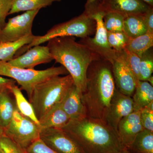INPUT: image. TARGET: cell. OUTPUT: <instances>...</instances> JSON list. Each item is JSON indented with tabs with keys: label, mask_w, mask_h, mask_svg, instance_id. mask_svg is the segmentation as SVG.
I'll return each mask as SVG.
<instances>
[{
	"label": "cell",
	"mask_w": 153,
	"mask_h": 153,
	"mask_svg": "<svg viewBox=\"0 0 153 153\" xmlns=\"http://www.w3.org/2000/svg\"><path fill=\"white\" fill-rule=\"evenodd\" d=\"M83 153H120L124 149L117 131L103 121L86 116L62 128Z\"/></svg>",
	"instance_id": "6da1fadb"
},
{
	"label": "cell",
	"mask_w": 153,
	"mask_h": 153,
	"mask_svg": "<svg viewBox=\"0 0 153 153\" xmlns=\"http://www.w3.org/2000/svg\"><path fill=\"white\" fill-rule=\"evenodd\" d=\"M116 88L111 63L100 57L92 61L87 69L85 89L82 94L87 116L105 122Z\"/></svg>",
	"instance_id": "7a4b0ae2"
},
{
	"label": "cell",
	"mask_w": 153,
	"mask_h": 153,
	"mask_svg": "<svg viewBox=\"0 0 153 153\" xmlns=\"http://www.w3.org/2000/svg\"><path fill=\"white\" fill-rule=\"evenodd\" d=\"M47 47L53 60L63 66L82 94L86 86L88 66L100 57L84 44L75 41L74 37H60L48 41Z\"/></svg>",
	"instance_id": "3957f363"
},
{
	"label": "cell",
	"mask_w": 153,
	"mask_h": 153,
	"mask_svg": "<svg viewBox=\"0 0 153 153\" xmlns=\"http://www.w3.org/2000/svg\"><path fill=\"white\" fill-rule=\"evenodd\" d=\"M74 84L68 74L53 76L36 85L29 99L38 120L53 107L61 103Z\"/></svg>",
	"instance_id": "277c9868"
},
{
	"label": "cell",
	"mask_w": 153,
	"mask_h": 153,
	"mask_svg": "<svg viewBox=\"0 0 153 153\" xmlns=\"http://www.w3.org/2000/svg\"><path fill=\"white\" fill-rule=\"evenodd\" d=\"M96 22L85 12L67 22L55 25L43 36H37L34 41L25 45L18 52L19 55L34 46L48 42L52 38L60 37H76L84 38L90 37L95 32Z\"/></svg>",
	"instance_id": "5b68a950"
},
{
	"label": "cell",
	"mask_w": 153,
	"mask_h": 153,
	"mask_svg": "<svg viewBox=\"0 0 153 153\" xmlns=\"http://www.w3.org/2000/svg\"><path fill=\"white\" fill-rule=\"evenodd\" d=\"M66 68L61 66L52 67L43 70L17 68L7 62L0 61V75L14 79L21 86L20 89L26 91L29 98L36 85L45 80L60 75L68 74Z\"/></svg>",
	"instance_id": "8992f818"
},
{
	"label": "cell",
	"mask_w": 153,
	"mask_h": 153,
	"mask_svg": "<svg viewBox=\"0 0 153 153\" xmlns=\"http://www.w3.org/2000/svg\"><path fill=\"white\" fill-rule=\"evenodd\" d=\"M40 126L22 114L17 108L8 126L4 129V136L26 149L40 138Z\"/></svg>",
	"instance_id": "52a82bcc"
},
{
	"label": "cell",
	"mask_w": 153,
	"mask_h": 153,
	"mask_svg": "<svg viewBox=\"0 0 153 153\" xmlns=\"http://www.w3.org/2000/svg\"><path fill=\"white\" fill-rule=\"evenodd\" d=\"M105 14L97 11L90 15L96 22L95 36L94 38H82L80 43L111 64L116 58L117 52L110 47L108 43L107 31L105 27L103 20Z\"/></svg>",
	"instance_id": "ba28073f"
},
{
	"label": "cell",
	"mask_w": 153,
	"mask_h": 153,
	"mask_svg": "<svg viewBox=\"0 0 153 153\" xmlns=\"http://www.w3.org/2000/svg\"><path fill=\"white\" fill-rule=\"evenodd\" d=\"M39 10L26 11L9 19L5 27L0 31V43L14 42L33 34V21Z\"/></svg>",
	"instance_id": "9c48e42d"
},
{
	"label": "cell",
	"mask_w": 153,
	"mask_h": 153,
	"mask_svg": "<svg viewBox=\"0 0 153 153\" xmlns=\"http://www.w3.org/2000/svg\"><path fill=\"white\" fill-rule=\"evenodd\" d=\"M40 138L57 153H83L74 140L62 129H41Z\"/></svg>",
	"instance_id": "30bf717a"
},
{
	"label": "cell",
	"mask_w": 153,
	"mask_h": 153,
	"mask_svg": "<svg viewBox=\"0 0 153 153\" xmlns=\"http://www.w3.org/2000/svg\"><path fill=\"white\" fill-rule=\"evenodd\" d=\"M123 50L116 52V58L111 63L113 75L117 89L125 95L132 97L138 80L126 63Z\"/></svg>",
	"instance_id": "8fae6325"
},
{
	"label": "cell",
	"mask_w": 153,
	"mask_h": 153,
	"mask_svg": "<svg viewBox=\"0 0 153 153\" xmlns=\"http://www.w3.org/2000/svg\"><path fill=\"white\" fill-rule=\"evenodd\" d=\"M134 111V102L131 97L125 95L116 88L105 122L117 131V126L120 120Z\"/></svg>",
	"instance_id": "7c38bea8"
},
{
	"label": "cell",
	"mask_w": 153,
	"mask_h": 153,
	"mask_svg": "<svg viewBox=\"0 0 153 153\" xmlns=\"http://www.w3.org/2000/svg\"><path fill=\"white\" fill-rule=\"evenodd\" d=\"M150 6L142 0H102L94 13L114 12L126 17L144 13Z\"/></svg>",
	"instance_id": "4fadbf2b"
},
{
	"label": "cell",
	"mask_w": 153,
	"mask_h": 153,
	"mask_svg": "<svg viewBox=\"0 0 153 153\" xmlns=\"http://www.w3.org/2000/svg\"><path fill=\"white\" fill-rule=\"evenodd\" d=\"M25 52L7 61L8 63L17 68L34 69L36 66L54 60L47 46H34Z\"/></svg>",
	"instance_id": "5bb4252c"
},
{
	"label": "cell",
	"mask_w": 153,
	"mask_h": 153,
	"mask_svg": "<svg viewBox=\"0 0 153 153\" xmlns=\"http://www.w3.org/2000/svg\"><path fill=\"white\" fill-rule=\"evenodd\" d=\"M140 111H134L123 118L117 126V132L125 148L128 146L144 129L141 123Z\"/></svg>",
	"instance_id": "9a60e30c"
},
{
	"label": "cell",
	"mask_w": 153,
	"mask_h": 153,
	"mask_svg": "<svg viewBox=\"0 0 153 153\" xmlns=\"http://www.w3.org/2000/svg\"><path fill=\"white\" fill-rule=\"evenodd\" d=\"M60 105L70 120L87 116L86 109L82 102V93L74 84L68 91Z\"/></svg>",
	"instance_id": "2e32d148"
},
{
	"label": "cell",
	"mask_w": 153,
	"mask_h": 153,
	"mask_svg": "<svg viewBox=\"0 0 153 153\" xmlns=\"http://www.w3.org/2000/svg\"><path fill=\"white\" fill-rule=\"evenodd\" d=\"M70 120L64 111L60 103L51 108L39 120L41 129H62L68 123Z\"/></svg>",
	"instance_id": "e0dca14e"
},
{
	"label": "cell",
	"mask_w": 153,
	"mask_h": 153,
	"mask_svg": "<svg viewBox=\"0 0 153 153\" xmlns=\"http://www.w3.org/2000/svg\"><path fill=\"white\" fill-rule=\"evenodd\" d=\"M12 94L9 89L0 91V127L3 130L8 126L17 108Z\"/></svg>",
	"instance_id": "ac0fdd59"
},
{
	"label": "cell",
	"mask_w": 153,
	"mask_h": 153,
	"mask_svg": "<svg viewBox=\"0 0 153 153\" xmlns=\"http://www.w3.org/2000/svg\"><path fill=\"white\" fill-rule=\"evenodd\" d=\"M134 111H140L153 102V87L147 81L138 80L133 95Z\"/></svg>",
	"instance_id": "d6986e66"
},
{
	"label": "cell",
	"mask_w": 153,
	"mask_h": 153,
	"mask_svg": "<svg viewBox=\"0 0 153 153\" xmlns=\"http://www.w3.org/2000/svg\"><path fill=\"white\" fill-rule=\"evenodd\" d=\"M125 148L130 153H153V131L144 129Z\"/></svg>",
	"instance_id": "ffe728a7"
},
{
	"label": "cell",
	"mask_w": 153,
	"mask_h": 153,
	"mask_svg": "<svg viewBox=\"0 0 153 153\" xmlns=\"http://www.w3.org/2000/svg\"><path fill=\"white\" fill-rule=\"evenodd\" d=\"M36 37L31 34L14 42L0 43V61L7 62L12 60L19 49L32 43Z\"/></svg>",
	"instance_id": "44dd1931"
},
{
	"label": "cell",
	"mask_w": 153,
	"mask_h": 153,
	"mask_svg": "<svg viewBox=\"0 0 153 153\" xmlns=\"http://www.w3.org/2000/svg\"><path fill=\"white\" fill-rule=\"evenodd\" d=\"M143 14L129 15L125 17L123 31L128 38H136L147 33L143 17Z\"/></svg>",
	"instance_id": "7402d4cb"
},
{
	"label": "cell",
	"mask_w": 153,
	"mask_h": 153,
	"mask_svg": "<svg viewBox=\"0 0 153 153\" xmlns=\"http://www.w3.org/2000/svg\"><path fill=\"white\" fill-rule=\"evenodd\" d=\"M153 46V34L147 33L136 38H129L125 49L140 57Z\"/></svg>",
	"instance_id": "603a6c76"
},
{
	"label": "cell",
	"mask_w": 153,
	"mask_h": 153,
	"mask_svg": "<svg viewBox=\"0 0 153 153\" xmlns=\"http://www.w3.org/2000/svg\"><path fill=\"white\" fill-rule=\"evenodd\" d=\"M10 90L15 97L16 105L19 112L40 126L32 104L25 98L22 90L18 86L14 85L11 87Z\"/></svg>",
	"instance_id": "cb8c5ba5"
},
{
	"label": "cell",
	"mask_w": 153,
	"mask_h": 153,
	"mask_svg": "<svg viewBox=\"0 0 153 153\" xmlns=\"http://www.w3.org/2000/svg\"><path fill=\"white\" fill-rule=\"evenodd\" d=\"M61 0H14L9 15L21 12L40 10Z\"/></svg>",
	"instance_id": "d4e9b609"
},
{
	"label": "cell",
	"mask_w": 153,
	"mask_h": 153,
	"mask_svg": "<svg viewBox=\"0 0 153 153\" xmlns=\"http://www.w3.org/2000/svg\"><path fill=\"white\" fill-rule=\"evenodd\" d=\"M140 57L139 80L147 81L152 76L153 72L152 48L149 49Z\"/></svg>",
	"instance_id": "484cf974"
},
{
	"label": "cell",
	"mask_w": 153,
	"mask_h": 153,
	"mask_svg": "<svg viewBox=\"0 0 153 153\" xmlns=\"http://www.w3.org/2000/svg\"><path fill=\"white\" fill-rule=\"evenodd\" d=\"M124 16L114 12H108L105 14L103 22L107 32L123 31Z\"/></svg>",
	"instance_id": "4316f807"
},
{
	"label": "cell",
	"mask_w": 153,
	"mask_h": 153,
	"mask_svg": "<svg viewBox=\"0 0 153 153\" xmlns=\"http://www.w3.org/2000/svg\"><path fill=\"white\" fill-rule=\"evenodd\" d=\"M107 38L109 46L116 52H120L123 50L129 39L123 31L107 32Z\"/></svg>",
	"instance_id": "83f0119b"
},
{
	"label": "cell",
	"mask_w": 153,
	"mask_h": 153,
	"mask_svg": "<svg viewBox=\"0 0 153 153\" xmlns=\"http://www.w3.org/2000/svg\"><path fill=\"white\" fill-rule=\"evenodd\" d=\"M128 66L137 80H139L140 63V57L125 48L122 51Z\"/></svg>",
	"instance_id": "f1b7e54d"
},
{
	"label": "cell",
	"mask_w": 153,
	"mask_h": 153,
	"mask_svg": "<svg viewBox=\"0 0 153 153\" xmlns=\"http://www.w3.org/2000/svg\"><path fill=\"white\" fill-rule=\"evenodd\" d=\"M0 151L2 153H27L26 150L4 135L0 136Z\"/></svg>",
	"instance_id": "f546056e"
},
{
	"label": "cell",
	"mask_w": 153,
	"mask_h": 153,
	"mask_svg": "<svg viewBox=\"0 0 153 153\" xmlns=\"http://www.w3.org/2000/svg\"><path fill=\"white\" fill-rule=\"evenodd\" d=\"M140 120L144 129L153 131V110L147 107L141 110Z\"/></svg>",
	"instance_id": "4dcf8cb0"
},
{
	"label": "cell",
	"mask_w": 153,
	"mask_h": 153,
	"mask_svg": "<svg viewBox=\"0 0 153 153\" xmlns=\"http://www.w3.org/2000/svg\"><path fill=\"white\" fill-rule=\"evenodd\" d=\"M27 153H57L39 138L26 149Z\"/></svg>",
	"instance_id": "1f68e13d"
},
{
	"label": "cell",
	"mask_w": 153,
	"mask_h": 153,
	"mask_svg": "<svg viewBox=\"0 0 153 153\" xmlns=\"http://www.w3.org/2000/svg\"><path fill=\"white\" fill-rule=\"evenodd\" d=\"M14 0H0V31L5 26L6 19L12 8Z\"/></svg>",
	"instance_id": "d6a6232c"
},
{
	"label": "cell",
	"mask_w": 153,
	"mask_h": 153,
	"mask_svg": "<svg viewBox=\"0 0 153 153\" xmlns=\"http://www.w3.org/2000/svg\"><path fill=\"white\" fill-rule=\"evenodd\" d=\"M143 20L147 30V33L153 34V7L150 6L143 15Z\"/></svg>",
	"instance_id": "836d02e7"
},
{
	"label": "cell",
	"mask_w": 153,
	"mask_h": 153,
	"mask_svg": "<svg viewBox=\"0 0 153 153\" xmlns=\"http://www.w3.org/2000/svg\"><path fill=\"white\" fill-rule=\"evenodd\" d=\"M102 0H86L85 5V11L86 13L91 15L95 12L100 3Z\"/></svg>",
	"instance_id": "e575fe53"
},
{
	"label": "cell",
	"mask_w": 153,
	"mask_h": 153,
	"mask_svg": "<svg viewBox=\"0 0 153 153\" xmlns=\"http://www.w3.org/2000/svg\"><path fill=\"white\" fill-rule=\"evenodd\" d=\"M16 81L12 78H5L0 76V91L5 89L10 90L11 87L16 85Z\"/></svg>",
	"instance_id": "d590c367"
},
{
	"label": "cell",
	"mask_w": 153,
	"mask_h": 153,
	"mask_svg": "<svg viewBox=\"0 0 153 153\" xmlns=\"http://www.w3.org/2000/svg\"><path fill=\"white\" fill-rule=\"evenodd\" d=\"M149 6L153 7V0H142Z\"/></svg>",
	"instance_id": "8d00e7d4"
},
{
	"label": "cell",
	"mask_w": 153,
	"mask_h": 153,
	"mask_svg": "<svg viewBox=\"0 0 153 153\" xmlns=\"http://www.w3.org/2000/svg\"><path fill=\"white\" fill-rule=\"evenodd\" d=\"M148 82H149L152 85H153V76H152L148 79L147 81Z\"/></svg>",
	"instance_id": "74e56055"
},
{
	"label": "cell",
	"mask_w": 153,
	"mask_h": 153,
	"mask_svg": "<svg viewBox=\"0 0 153 153\" xmlns=\"http://www.w3.org/2000/svg\"><path fill=\"white\" fill-rule=\"evenodd\" d=\"M4 135V130L1 128L0 127V136Z\"/></svg>",
	"instance_id": "f35d334b"
},
{
	"label": "cell",
	"mask_w": 153,
	"mask_h": 153,
	"mask_svg": "<svg viewBox=\"0 0 153 153\" xmlns=\"http://www.w3.org/2000/svg\"><path fill=\"white\" fill-rule=\"evenodd\" d=\"M120 153H130L128 151H127L126 149H125V148H124V149H123V150L122 151H121V152H120Z\"/></svg>",
	"instance_id": "ab89813d"
},
{
	"label": "cell",
	"mask_w": 153,
	"mask_h": 153,
	"mask_svg": "<svg viewBox=\"0 0 153 153\" xmlns=\"http://www.w3.org/2000/svg\"><path fill=\"white\" fill-rule=\"evenodd\" d=\"M0 153H2L1 152V151H0Z\"/></svg>",
	"instance_id": "60d3db41"
}]
</instances>
